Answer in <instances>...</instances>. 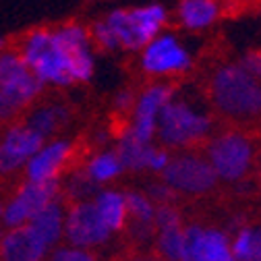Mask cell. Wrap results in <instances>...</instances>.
Instances as JSON below:
<instances>
[{
  "label": "cell",
  "mask_w": 261,
  "mask_h": 261,
  "mask_svg": "<svg viewBox=\"0 0 261 261\" xmlns=\"http://www.w3.org/2000/svg\"><path fill=\"white\" fill-rule=\"evenodd\" d=\"M214 104L230 118L251 120L261 116V83L249 77L239 64L220 67L212 79Z\"/></svg>",
  "instance_id": "1"
},
{
  "label": "cell",
  "mask_w": 261,
  "mask_h": 261,
  "mask_svg": "<svg viewBox=\"0 0 261 261\" xmlns=\"http://www.w3.org/2000/svg\"><path fill=\"white\" fill-rule=\"evenodd\" d=\"M212 133V118L185 100H170L162 108L155 135L168 149L189 147Z\"/></svg>",
  "instance_id": "2"
},
{
  "label": "cell",
  "mask_w": 261,
  "mask_h": 261,
  "mask_svg": "<svg viewBox=\"0 0 261 261\" xmlns=\"http://www.w3.org/2000/svg\"><path fill=\"white\" fill-rule=\"evenodd\" d=\"M21 58L42 83H56V85L73 83L69 75L67 56L58 48L52 31L48 29H36L34 34L27 36Z\"/></svg>",
  "instance_id": "3"
},
{
  "label": "cell",
  "mask_w": 261,
  "mask_h": 261,
  "mask_svg": "<svg viewBox=\"0 0 261 261\" xmlns=\"http://www.w3.org/2000/svg\"><path fill=\"white\" fill-rule=\"evenodd\" d=\"M207 164L218 180L239 182L253 164V143L243 133H222L207 143Z\"/></svg>",
  "instance_id": "4"
},
{
  "label": "cell",
  "mask_w": 261,
  "mask_h": 261,
  "mask_svg": "<svg viewBox=\"0 0 261 261\" xmlns=\"http://www.w3.org/2000/svg\"><path fill=\"white\" fill-rule=\"evenodd\" d=\"M162 178H164V185H168L172 191L187 195H203L212 191L218 182L207 160L195 153L170 155V162L162 172Z\"/></svg>",
  "instance_id": "5"
},
{
  "label": "cell",
  "mask_w": 261,
  "mask_h": 261,
  "mask_svg": "<svg viewBox=\"0 0 261 261\" xmlns=\"http://www.w3.org/2000/svg\"><path fill=\"white\" fill-rule=\"evenodd\" d=\"M60 182L56 180H48V182H31L27 180L19 193L15 195V199L5 207L3 218L5 224L11 228H19L25 226L36 214H40L44 207H48L50 203L56 201Z\"/></svg>",
  "instance_id": "6"
},
{
  "label": "cell",
  "mask_w": 261,
  "mask_h": 261,
  "mask_svg": "<svg viewBox=\"0 0 261 261\" xmlns=\"http://www.w3.org/2000/svg\"><path fill=\"white\" fill-rule=\"evenodd\" d=\"M110 234L91 201H77L64 216V237L75 249L89 251L91 247L104 245Z\"/></svg>",
  "instance_id": "7"
},
{
  "label": "cell",
  "mask_w": 261,
  "mask_h": 261,
  "mask_svg": "<svg viewBox=\"0 0 261 261\" xmlns=\"http://www.w3.org/2000/svg\"><path fill=\"white\" fill-rule=\"evenodd\" d=\"M141 67L149 75H178L191 69V56L170 34H160L141 50Z\"/></svg>",
  "instance_id": "8"
},
{
  "label": "cell",
  "mask_w": 261,
  "mask_h": 261,
  "mask_svg": "<svg viewBox=\"0 0 261 261\" xmlns=\"http://www.w3.org/2000/svg\"><path fill=\"white\" fill-rule=\"evenodd\" d=\"M54 42L64 52L69 62V75L73 81H89L93 77V56H91V40L89 31L83 25L69 23L52 31Z\"/></svg>",
  "instance_id": "9"
},
{
  "label": "cell",
  "mask_w": 261,
  "mask_h": 261,
  "mask_svg": "<svg viewBox=\"0 0 261 261\" xmlns=\"http://www.w3.org/2000/svg\"><path fill=\"white\" fill-rule=\"evenodd\" d=\"M44 83L31 73V69L17 54H3L0 56V91L9 100L21 108L29 104L42 91Z\"/></svg>",
  "instance_id": "10"
},
{
  "label": "cell",
  "mask_w": 261,
  "mask_h": 261,
  "mask_svg": "<svg viewBox=\"0 0 261 261\" xmlns=\"http://www.w3.org/2000/svg\"><path fill=\"white\" fill-rule=\"evenodd\" d=\"M170 100H172V89L168 85L158 83V85L147 87L133 106V122L128 126L130 133L145 143H151L155 135L158 116Z\"/></svg>",
  "instance_id": "11"
},
{
  "label": "cell",
  "mask_w": 261,
  "mask_h": 261,
  "mask_svg": "<svg viewBox=\"0 0 261 261\" xmlns=\"http://www.w3.org/2000/svg\"><path fill=\"white\" fill-rule=\"evenodd\" d=\"M44 147V139L29 126H13L0 143V172H11Z\"/></svg>",
  "instance_id": "12"
},
{
  "label": "cell",
  "mask_w": 261,
  "mask_h": 261,
  "mask_svg": "<svg viewBox=\"0 0 261 261\" xmlns=\"http://www.w3.org/2000/svg\"><path fill=\"white\" fill-rule=\"evenodd\" d=\"M71 153H73V145L69 141H52V143L44 145L27 162V178L31 182L56 180L58 172L69 162Z\"/></svg>",
  "instance_id": "13"
},
{
  "label": "cell",
  "mask_w": 261,
  "mask_h": 261,
  "mask_svg": "<svg viewBox=\"0 0 261 261\" xmlns=\"http://www.w3.org/2000/svg\"><path fill=\"white\" fill-rule=\"evenodd\" d=\"M46 251L48 249L27 226L13 228L0 239V259L3 261H44Z\"/></svg>",
  "instance_id": "14"
},
{
  "label": "cell",
  "mask_w": 261,
  "mask_h": 261,
  "mask_svg": "<svg viewBox=\"0 0 261 261\" xmlns=\"http://www.w3.org/2000/svg\"><path fill=\"white\" fill-rule=\"evenodd\" d=\"M153 151H155L153 143H145V141L137 139L130 133V128H124L122 135L118 137V147L114 153L120 160L122 170L141 172V170H149Z\"/></svg>",
  "instance_id": "15"
},
{
  "label": "cell",
  "mask_w": 261,
  "mask_h": 261,
  "mask_svg": "<svg viewBox=\"0 0 261 261\" xmlns=\"http://www.w3.org/2000/svg\"><path fill=\"white\" fill-rule=\"evenodd\" d=\"M31 232L36 234V239L46 247H54L60 237L64 234V212L60 207L58 201L50 203L48 207H44L40 214H36L27 224H25Z\"/></svg>",
  "instance_id": "16"
},
{
  "label": "cell",
  "mask_w": 261,
  "mask_h": 261,
  "mask_svg": "<svg viewBox=\"0 0 261 261\" xmlns=\"http://www.w3.org/2000/svg\"><path fill=\"white\" fill-rule=\"evenodd\" d=\"M91 203L110 232H118L126 226L128 214H126V203H124V193L106 189L97 193Z\"/></svg>",
  "instance_id": "17"
},
{
  "label": "cell",
  "mask_w": 261,
  "mask_h": 261,
  "mask_svg": "<svg viewBox=\"0 0 261 261\" xmlns=\"http://www.w3.org/2000/svg\"><path fill=\"white\" fill-rule=\"evenodd\" d=\"M128 19L133 23L141 42L147 46L153 38L160 36V31L164 29V25L168 21V11L162 5H145V7H137V9H128Z\"/></svg>",
  "instance_id": "18"
},
{
  "label": "cell",
  "mask_w": 261,
  "mask_h": 261,
  "mask_svg": "<svg viewBox=\"0 0 261 261\" xmlns=\"http://www.w3.org/2000/svg\"><path fill=\"white\" fill-rule=\"evenodd\" d=\"M220 15V7L212 0H182L178 5V19L187 29L201 31L210 27Z\"/></svg>",
  "instance_id": "19"
},
{
  "label": "cell",
  "mask_w": 261,
  "mask_h": 261,
  "mask_svg": "<svg viewBox=\"0 0 261 261\" xmlns=\"http://www.w3.org/2000/svg\"><path fill=\"white\" fill-rule=\"evenodd\" d=\"M199 253L203 261H237L230 249V239L218 228H201Z\"/></svg>",
  "instance_id": "20"
},
{
  "label": "cell",
  "mask_w": 261,
  "mask_h": 261,
  "mask_svg": "<svg viewBox=\"0 0 261 261\" xmlns=\"http://www.w3.org/2000/svg\"><path fill=\"white\" fill-rule=\"evenodd\" d=\"M122 172V164L114 151H102L97 153L89 164H87V178L93 182V185H104V182H110L114 178H118Z\"/></svg>",
  "instance_id": "21"
},
{
  "label": "cell",
  "mask_w": 261,
  "mask_h": 261,
  "mask_svg": "<svg viewBox=\"0 0 261 261\" xmlns=\"http://www.w3.org/2000/svg\"><path fill=\"white\" fill-rule=\"evenodd\" d=\"M69 120V112L67 108L62 106H46V108H40L34 116L29 118V128L38 133L42 139H46L48 135H52L54 130H58L64 122Z\"/></svg>",
  "instance_id": "22"
},
{
  "label": "cell",
  "mask_w": 261,
  "mask_h": 261,
  "mask_svg": "<svg viewBox=\"0 0 261 261\" xmlns=\"http://www.w3.org/2000/svg\"><path fill=\"white\" fill-rule=\"evenodd\" d=\"M124 203H126V214L133 220V224H143V226H153V214L155 205L151 199L141 191H128L124 193Z\"/></svg>",
  "instance_id": "23"
},
{
  "label": "cell",
  "mask_w": 261,
  "mask_h": 261,
  "mask_svg": "<svg viewBox=\"0 0 261 261\" xmlns=\"http://www.w3.org/2000/svg\"><path fill=\"white\" fill-rule=\"evenodd\" d=\"M185 245V228H166L155 232V249L166 261H180Z\"/></svg>",
  "instance_id": "24"
},
{
  "label": "cell",
  "mask_w": 261,
  "mask_h": 261,
  "mask_svg": "<svg viewBox=\"0 0 261 261\" xmlns=\"http://www.w3.org/2000/svg\"><path fill=\"white\" fill-rule=\"evenodd\" d=\"M201 228L199 224H191L185 228V245H182V255L180 261H203L199 253V237H201Z\"/></svg>",
  "instance_id": "25"
},
{
  "label": "cell",
  "mask_w": 261,
  "mask_h": 261,
  "mask_svg": "<svg viewBox=\"0 0 261 261\" xmlns=\"http://www.w3.org/2000/svg\"><path fill=\"white\" fill-rule=\"evenodd\" d=\"M178 226H182V218L174 205H155V214H153L155 230H166V228H178Z\"/></svg>",
  "instance_id": "26"
},
{
  "label": "cell",
  "mask_w": 261,
  "mask_h": 261,
  "mask_svg": "<svg viewBox=\"0 0 261 261\" xmlns=\"http://www.w3.org/2000/svg\"><path fill=\"white\" fill-rule=\"evenodd\" d=\"M89 40H93L102 50H118V48H120L116 36L112 34V29L108 27L106 21H95V23L91 25Z\"/></svg>",
  "instance_id": "27"
},
{
  "label": "cell",
  "mask_w": 261,
  "mask_h": 261,
  "mask_svg": "<svg viewBox=\"0 0 261 261\" xmlns=\"http://www.w3.org/2000/svg\"><path fill=\"white\" fill-rule=\"evenodd\" d=\"M69 195H71V197H75V199H79V203L87 201L89 195H95V185L87 178L85 172L77 174V176H73V180L69 185Z\"/></svg>",
  "instance_id": "28"
},
{
  "label": "cell",
  "mask_w": 261,
  "mask_h": 261,
  "mask_svg": "<svg viewBox=\"0 0 261 261\" xmlns=\"http://www.w3.org/2000/svg\"><path fill=\"white\" fill-rule=\"evenodd\" d=\"M48 261H97V259L85 249L62 247V249H56Z\"/></svg>",
  "instance_id": "29"
},
{
  "label": "cell",
  "mask_w": 261,
  "mask_h": 261,
  "mask_svg": "<svg viewBox=\"0 0 261 261\" xmlns=\"http://www.w3.org/2000/svg\"><path fill=\"white\" fill-rule=\"evenodd\" d=\"M172 189L168 187V185H164V182H153V185H149V189L145 191V195L151 199V203L155 205H172Z\"/></svg>",
  "instance_id": "30"
},
{
  "label": "cell",
  "mask_w": 261,
  "mask_h": 261,
  "mask_svg": "<svg viewBox=\"0 0 261 261\" xmlns=\"http://www.w3.org/2000/svg\"><path fill=\"white\" fill-rule=\"evenodd\" d=\"M239 67H241L249 77H253L255 81L261 83V52H259V50L247 52V54L241 58Z\"/></svg>",
  "instance_id": "31"
},
{
  "label": "cell",
  "mask_w": 261,
  "mask_h": 261,
  "mask_svg": "<svg viewBox=\"0 0 261 261\" xmlns=\"http://www.w3.org/2000/svg\"><path fill=\"white\" fill-rule=\"evenodd\" d=\"M243 261H261V226H253L251 247H249Z\"/></svg>",
  "instance_id": "32"
},
{
  "label": "cell",
  "mask_w": 261,
  "mask_h": 261,
  "mask_svg": "<svg viewBox=\"0 0 261 261\" xmlns=\"http://www.w3.org/2000/svg\"><path fill=\"white\" fill-rule=\"evenodd\" d=\"M135 106V93L130 89H122L114 95V108L120 110V112H126Z\"/></svg>",
  "instance_id": "33"
},
{
  "label": "cell",
  "mask_w": 261,
  "mask_h": 261,
  "mask_svg": "<svg viewBox=\"0 0 261 261\" xmlns=\"http://www.w3.org/2000/svg\"><path fill=\"white\" fill-rule=\"evenodd\" d=\"M19 108L9 100V97L0 91V118H9V116H13L15 112H17Z\"/></svg>",
  "instance_id": "34"
},
{
  "label": "cell",
  "mask_w": 261,
  "mask_h": 261,
  "mask_svg": "<svg viewBox=\"0 0 261 261\" xmlns=\"http://www.w3.org/2000/svg\"><path fill=\"white\" fill-rule=\"evenodd\" d=\"M3 212H5V207H3V203H0V216H3Z\"/></svg>",
  "instance_id": "35"
},
{
  "label": "cell",
  "mask_w": 261,
  "mask_h": 261,
  "mask_svg": "<svg viewBox=\"0 0 261 261\" xmlns=\"http://www.w3.org/2000/svg\"><path fill=\"white\" fill-rule=\"evenodd\" d=\"M3 46H5V40H0V50H3Z\"/></svg>",
  "instance_id": "36"
},
{
  "label": "cell",
  "mask_w": 261,
  "mask_h": 261,
  "mask_svg": "<svg viewBox=\"0 0 261 261\" xmlns=\"http://www.w3.org/2000/svg\"><path fill=\"white\" fill-rule=\"evenodd\" d=\"M137 261H155V259H137Z\"/></svg>",
  "instance_id": "37"
},
{
  "label": "cell",
  "mask_w": 261,
  "mask_h": 261,
  "mask_svg": "<svg viewBox=\"0 0 261 261\" xmlns=\"http://www.w3.org/2000/svg\"><path fill=\"white\" fill-rule=\"evenodd\" d=\"M0 239H3V232H0Z\"/></svg>",
  "instance_id": "38"
}]
</instances>
